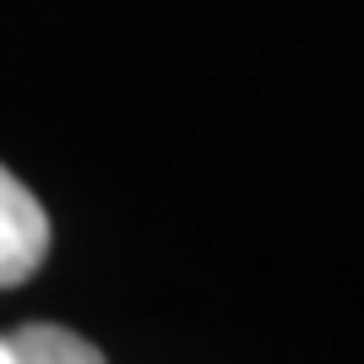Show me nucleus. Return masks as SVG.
<instances>
[{
    "label": "nucleus",
    "mask_w": 364,
    "mask_h": 364,
    "mask_svg": "<svg viewBox=\"0 0 364 364\" xmlns=\"http://www.w3.org/2000/svg\"><path fill=\"white\" fill-rule=\"evenodd\" d=\"M0 364H109L87 337L65 332L55 321H28L16 332H0Z\"/></svg>",
    "instance_id": "f03ea898"
},
{
    "label": "nucleus",
    "mask_w": 364,
    "mask_h": 364,
    "mask_svg": "<svg viewBox=\"0 0 364 364\" xmlns=\"http://www.w3.org/2000/svg\"><path fill=\"white\" fill-rule=\"evenodd\" d=\"M49 256V213L28 185L0 164V289L28 283Z\"/></svg>",
    "instance_id": "f257e3e1"
}]
</instances>
